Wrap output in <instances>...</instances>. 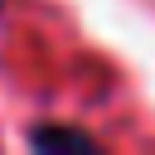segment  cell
I'll return each instance as SVG.
<instances>
[{
    "label": "cell",
    "instance_id": "cell-1",
    "mask_svg": "<svg viewBox=\"0 0 155 155\" xmlns=\"http://www.w3.org/2000/svg\"><path fill=\"white\" fill-rule=\"evenodd\" d=\"M29 145L34 150H97V140L87 131H78V126H34Z\"/></svg>",
    "mask_w": 155,
    "mask_h": 155
}]
</instances>
